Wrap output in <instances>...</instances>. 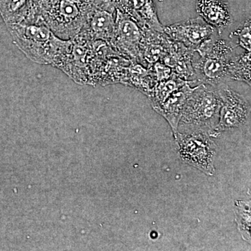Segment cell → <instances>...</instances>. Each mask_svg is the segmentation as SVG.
I'll list each match as a JSON object with an SVG mask.
<instances>
[{"label":"cell","mask_w":251,"mask_h":251,"mask_svg":"<svg viewBox=\"0 0 251 251\" xmlns=\"http://www.w3.org/2000/svg\"><path fill=\"white\" fill-rule=\"evenodd\" d=\"M237 80L251 85V52L237 54L232 64L230 81Z\"/></svg>","instance_id":"5bb4252c"},{"label":"cell","mask_w":251,"mask_h":251,"mask_svg":"<svg viewBox=\"0 0 251 251\" xmlns=\"http://www.w3.org/2000/svg\"><path fill=\"white\" fill-rule=\"evenodd\" d=\"M236 221L243 239L251 242V204L245 201H235Z\"/></svg>","instance_id":"9a60e30c"},{"label":"cell","mask_w":251,"mask_h":251,"mask_svg":"<svg viewBox=\"0 0 251 251\" xmlns=\"http://www.w3.org/2000/svg\"><path fill=\"white\" fill-rule=\"evenodd\" d=\"M116 13V8L108 0L95 6L87 15L77 35L87 40L103 41L110 44L115 32Z\"/></svg>","instance_id":"52a82bcc"},{"label":"cell","mask_w":251,"mask_h":251,"mask_svg":"<svg viewBox=\"0 0 251 251\" xmlns=\"http://www.w3.org/2000/svg\"><path fill=\"white\" fill-rule=\"evenodd\" d=\"M65 1L79 5L87 11H91L95 6L103 4L107 0H65Z\"/></svg>","instance_id":"e0dca14e"},{"label":"cell","mask_w":251,"mask_h":251,"mask_svg":"<svg viewBox=\"0 0 251 251\" xmlns=\"http://www.w3.org/2000/svg\"><path fill=\"white\" fill-rule=\"evenodd\" d=\"M163 31L171 40L180 43L193 51L218 32L200 16L166 26Z\"/></svg>","instance_id":"ba28073f"},{"label":"cell","mask_w":251,"mask_h":251,"mask_svg":"<svg viewBox=\"0 0 251 251\" xmlns=\"http://www.w3.org/2000/svg\"><path fill=\"white\" fill-rule=\"evenodd\" d=\"M186 81L173 73L167 80L156 82L148 96L153 110L159 107L173 92L186 83Z\"/></svg>","instance_id":"4fadbf2b"},{"label":"cell","mask_w":251,"mask_h":251,"mask_svg":"<svg viewBox=\"0 0 251 251\" xmlns=\"http://www.w3.org/2000/svg\"><path fill=\"white\" fill-rule=\"evenodd\" d=\"M14 42L32 62L58 68L70 48L72 40L55 35L39 16L35 21L7 25Z\"/></svg>","instance_id":"6da1fadb"},{"label":"cell","mask_w":251,"mask_h":251,"mask_svg":"<svg viewBox=\"0 0 251 251\" xmlns=\"http://www.w3.org/2000/svg\"><path fill=\"white\" fill-rule=\"evenodd\" d=\"M108 1L112 3L116 9L120 10L125 14L128 12L129 0H108Z\"/></svg>","instance_id":"ac0fdd59"},{"label":"cell","mask_w":251,"mask_h":251,"mask_svg":"<svg viewBox=\"0 0 251 251\" xmlns=\"http://www.w3.org/2000/svg\"><path fill=\"white\" fill-rule=\"evenodd\" d=\"M235 47L221 38L219 32L204 41L194 51L199 56L197 59L193 57L195 82L217 86L230 81L231 67L237 55Z\"/></svg>","instance_id":"7a4b0ae2"},{"label":"cell","mask_w":251,"mask_h":251,"mask_svg":"<svg viewBox=\"0 0 251 251\" xmlns=\"http://www.w3.org/2000/svg\"><path fill=\"white\" fill-rule=\"evenodd\" d=\"M251 18L244 21L242 25L231 33L230 37L235 36L237 39V45L240 46L247 52L251 51Z\"/></svg>","instance_id":"2e32d148"},{"label":"cell","mask_w":251,"mask_h":251,"mask_svg":"<svg viewBox=\"0 0 251 251\" xmlns=\"http://www.w3.org/2000/svg\"><path fill=\"white\" fill-rule=\"evenodd\" d=\"M196 85H198L193 81H186V83L173 92L159 107L154 110L166 119L171 126L174 137L178 133V126L186 99Z\"/></svg>","instance_id":"9c48e42d"},{"label":"cell","mask_w":251,"mask_h":251,"mask_svg":"<svg viewBox=\"0 0 251 251\" xmlns=\"http://www.w3.org/2000/svg\"><path fill=\"white\" fill-rule=\"evenodd\" d=\"M221 105L216 86L204 83L195 86L186 99L178 130H202L210 136L219 122Z\"/></svg>","instance_id":"3957f363"},{"label":"cell","mask_w":251,"mask_h":251,"mask_svg":"<svg viewBox=\"0 0 251 251\" xmlns=\"http://www.w3.org/2000/svg\"><path fill=\"white\" fill-rule=\"evenodd\" d=\"M196 9L200 17L219 34L232 23L228 4L223 0H196Z\"/></svg>","instance_id":"30bf717a"},{"label":"cell","mask_w":251,"mask_h":251,"mask_svg":"<svg viewBox=\"0 0 251 251\" xmlns=\"http://www.w3.org/2000/svg\"><path fill=\"white\" fill-rule=\"evenodd\" d=\"M143 29L164 33L153 0H129L127 14Z\"/></svg>","instance_id":"8fae6325"},{"label":"cell","mask_w":251,"mask_h":251,"mask_svg":"<svg viewBox=\"0 0 251 251\" xmlns=\"http://www.w3.org/2000/svg\"><path fill=\"white\" fill-rule=\"evenodd\" d=\"M175 139L181 161L207 176H214L217 146L207 133L202 130L178 132Z\"/></svg>","instance_id":"277c9868"},{"label":"cell","mask_w":251,"mask_h":251,"mask_svg":"<svg viewBox=\"0 0 251 251\" xmlns=\"http://www.w3.org/2000/svg\"><path fill=\"white\" fill-rule=\"evenodd\" d=\"M145 29L128 14L117 9L115 29L110 45L123 57L141 64Z\"/></svg>","instance_id":"8992f818"},{"label":"cell","mask_w":251,"mask_h":251,"mask_svg":"<svg viewBox=\"0 0 251 251\" xmlns=\"http://www.w3.org/2000/svg\"><path fill=\"white\" fill-rule=\"evenodd\" d=\"M36 12L33 0H0V14L7 25L24 22Z\"/></svg>","instance_id":"7c38bea8"},{"label":"cell","mask_w":251,"mask_h":251,"mask_svg":"<svg viewBox=\"0 0 251 251\" xmlns=\"http://www.w3.org/2000/svg\"><path fill=\"white\" fill-rule=\"evenodd\" d=\"M221 100L219 120L211 138L221 133L239 128L247 125L251 114V103L242 94L232 90L226 83L216 86Z\"/></svg>","instance_id":"5b68a950"}]
</instances>
